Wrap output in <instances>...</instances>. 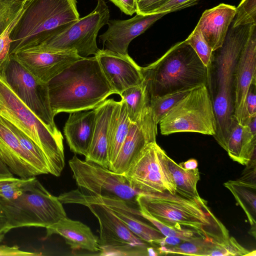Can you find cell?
Listing matches in <instances>:
<instances>
[{
  "mask_svg": "<svg viewBox=\"0 0 256 256\" xmlns=\"http://www.w3.org/2000/svg\"><path fill=\"white\" fill-rule=\"evenodd\" d=\"M251 24L232 26L222 46L214 52L208 68L206 86L214 108L216 130L213 136L224 149L234 119V74Z\"/></svg>",
  "mask_w": 256,
  "mask_h": 256,
  "instance_id": "7a4b0ae2",
  "label": "cell"
},
{
  "mask_svg": "<svg viewBox=\"0 0 256 256\" xmlns=\"http://www.w3.org/2000/svg\"><path fill=\"white\" fill-rule=\"evenodd\" d=\"M70 114L64 128L68 144L72 152L85 156L92 139L95 126L94 110Z\"/></svg>",
  "mask_w": 256,
  "mask_h": 256,
  "instance_id": "7402d4cb",
  "label": "cell"
},
{
  "mask_svg": "<svg viewBox=\"0 0 256 256\" xmlns=\"http://www.w3.org/2000/svg\"><path fill=\"white\" fill-rule=\"evenodd\" d=\"M184 41L192 48L202 64L208 68L212 60L214 51L204 38L200 30L195 27Z\"/></svg>",
  "mask_w": 256,
  "mask_h": 256,
  "instance_id": "836d02e7",
  "label": "cell"
},
{
  "mask_svg": "<svg viewBox=\"0 0 256 256\" xmlns=\"http://www.w3.org/2000/svg\"><path fill=\"white\" fill-rule=\"evenodd\" d=\"M124 14L132 16L136 13V0H110Z\"/></svg>",
  "mask_w": 256,
  "mask_h": 256,
  "instance_id": "b9f144b4",
  "label": "cell"
},
{
  "mask_svg": "<svg viewBox=\"0 0 256 256\" xmlns=\"http://www.w3.org/2000/svg\"><path fill=\"white\" fill-rule=\"evenodd\" d=\"M249 252L234 238L230 236L223 242H212L208 256H248Z\"/></svg>",
  "mask_w": 256,
  "mask_h": 256,
  "instance_id": "e575fe53",
  "label": "cell"
},
{
  "mask_svg": "<svg viewBox=\"0 0 256 256\" xmlns=\"http://www.w3.org/2000/svg\"><path fill=\"white\" fill-rule=\"evenodd\" d=\"M158 124L164 136L191 132L214 136L216 130V119L206 85L192 88Z\"/></svg>",
  "mask_w": 256,
  "mask_h": 256,
  "instance_id": "ba28073f",
  "label": "cell"
},
{
  "mask_svg": "<svg viewBox=\"0 0 256 256\" xmlns=\"http://www.w3.org/2000/svg\"><path fill=\"white\" fill-rule=\"evenodd\" d=\"M138 208L140 216L149 221L156 228L159 230L164 236L176 237L184 242L191 240L202 237L196 230L190 228H183L182 226L180 227H172L167 226L152 216L142 208Z\"/></svg>",
  "mask_w": 256,
  "mask_h": 256,
  "instance_id": "1f68e13d",
  "label": "cell"
},
{
  "mask_svg": "<svg viewBox=\"0 0 256 256\" xmlns=\"http://www.w3.org/2000/svg\"><path fill=\"white\" fill-rule=\"evenodd\" d=\"M14 174L0 160V176H12Z\"/></svg>",
  "mask_w": 256,
  "mask_h": 256,
  "instance_id": "7dc6e473",
  "label": "cell"
},
{
  "mask_svg": "<svg viewBox=\"0 0 256 256\" xmlns=\"http://www.w3.org/2000/svg\"><path fill=\"white\" fill-rule=\"evenodd\" d=\"M224 150L232 160L247 165L256 156V133L248 125L240 124L234 118Z\"/></svg>",
  "mask_w": 256,
  "mask_h": 256,
  "instance_id": "484cf974",
  "label": "cell"
},
{
  "mask_svg": "<svg viewBox=\"0 0 256 256\" xmlns=\"http://www.w3.org/2000/svg\"><path fill=\"white\" fill-rule=\"evenodd\" d=\"M168 155L156 142L148 144L122 174L139 194L176 193Z\"/></svg>",
  "mask_w": 256,
  "mask_h": 256,
  "instance_id": "30bf717a",
  "label": "cell"
},
{
  "mask_svg": "<svg viewBox=\"0 0 256 256\" xmlns=\"http://www.w3.org/2000/svg\"><path fill=\"white\" fill-rule=\"evenodd\" d=\"M179 165L185 170H190L196 168L198 162L196 160L191 158L186 162L179 164Z\"/></svg>",
  "mask_w": 256,
  "mask_h": 256,
  "instance_id": "bcb514c9",
  "label": "cell"
},
{
  "mask_svg": "<svg viewBox=\"0 0 256 256\" xmlns=\"http://www.w3.org/2000/svg\"><path fill=\"white\" fill-rule=\"evenodd\" d=\"M12 229L24 226L47 228L66 217L62 204L36 178L18 198L0 200Z\"/></svg>",
  "mask_w": 256,
  "mask_h": 256,
  "instance_id": "52a82bcc",
  "label": "cell"
},
{
  "mask_svg": "<svg viewBox=\"0 0 256 256\" xmlns=\"http://www.w3.org/2000/svg\"><path fill=\"white\" fill-rule=\"evenodd\" d=\"M110 12L104 0H98L94 9L79 19L64 32L25 51H58L74 50L82 58L95 56L99 50L96 38L107 24ZM23 52V51H22Z\"/></svg>",
  "mask_w": 256,
  "mask_h": 256,
  "instance_id": "9c48e42d",
  "label": "cell"
},
{
  "mask_svg": "<svg viewBox=\"0 0 256 256\" xmlns=\"http://www.w3.org/2000/svg\"><path fill=\"white\" fill-rule=\"evenodd\" d=\"M130 123L124 102L122 100L119 102L116 101L111 116L108 132V154L109 168L117 156L128 133Z\"/></svg>",
  "mask_w": 256,
  "mask_h": 256,
  "instance_id": "4316f807",
  "label": "cell"
},
{
  "mask_svg": "<svg viewBox=\"0 0 256 256\" xmlns=\"http://www.w3.org/2000/svg\"><path fill=\"white\" fill-rule=\"evenodd\" d=\"M256 24V0H242L237 8L232 26Z\"/></svg>",
  "mask_w": 256,
  "mask_h": 256,
  "instance_id": "d590c367",
  "label": "cell"
},
{
  "mask_svg": "<svg viewBox=\"0 0 256 256\" xmlns=\"http://www.w3.org/2000/svg\"><path fill=\"white\" fill-rule=\"evenodd\" d=\"M7 0H0V8Z\"/></svg>",
  "mask_w": 256,
  "mask_h": 256,
  "instance_id": "c3c4849f",
  "label": "cell"
},
{
  "mask_svg": "<svg viewBox=\"0 0 256 256\" xmlns=\"http://www.w3.org/2000/svg\"><path fill=\"white\" fill-rule=\"evenodd\" d=\"M100 224V256L148 255L146 243L134 234L106 206L86 203Z\"/></svg>",
  "mask_w": 256,
  "mask_h": 256,
  "instance_id": "4fadbf2b",
  "label": "cell"
},
{
  "mask_svg": "<svg viewBox=\"0 0 256 256\" xmlns=\"http://www.w3.org/2000/svg\"><path fill=\"white\" fill-rule=\"evenodd\" d=\"M0 116L28 136L41 150L49 174L59 176L65 165L63 138L52 133L18 98L0 70Z\"/></svg>",
  "mask_w": 256,
  "mask_h": 256,
  "instance_id": "8992f818",
  "label": "cell"
},
{
  "mask_svg": "<svg viewBox=\"0 0 256 256\" xmlns=\"http://www.w3.org/2000/svg\"><path fill=\"white\" fill-rule=\"evenodd\" d=\"M54 115L93 110L116 94L95 56L73 62L48 82Z\"/></svg>",
  "mask_w": 256,
  "mask_h": 256,
  "instance_id": "6da1fadb",
  "label": "cell"
},
{
  "mask_svg": "<svg viewBox=\"0 0 256 256\" xmlns=\"http://www.w3.org/2000/svg\"><path fill=\"white\" fill-rule=\"evenodd\" d=\"M200 0H169L154 13H170L196 4Z\"/></svg>",
  "mask_w": 256,
  "mask_h": 256,
  "instance_id": "ab89813d",
  "label": "cell"
},
{
  "mask_svg": "<svg viewBox=\"0 0 256 256\" xmlns=\"http://www.w3.org/2000/svg\"><path fill=\"white\" fill-rule=\"evenodd\" d=\"M0 160L13 174L19 178H27L49 174L47 165L24 148L13 131L0 116Z\"/></svg>",
  "mask_w": 256,
  "mask_h": 256,
  "instance_id": "2e32d148",
  "label": "cell"
},
{
  "mask_svg": "<svg viewBox=\"0 0 256 256\" xmlns=\"http://www.w3.org/2000/svg\"><path fill=\"white\" fill-rule=\"evenodd\" d=\"M183 242L184 241L176 237L164 236L160 246H174L178 244Z\"/></svg>",
  "mask_w": 256,
  "mask_h": 256,
  "instance_id": "f6af8a7d",
  "label": "cell"
},
{
  "mask_svg": "<svg viewBox=\"0 0 256 256\" xmlns=\"http://www.w3.org/2000/svg\"><path fill=\"white\" fill-rule=\"evenodd\" d=\"M36 253L21 250L17 246L0 245V256H37Z\"/></svg>",
  "mask_w": 256,
  "mask_h": 256,
  "instance_id": "7bdbcfd3",
  "label": "cell"
},
{
  "mask_svg": "<svg viewBox=\"0 0 256 256\" xmlns=\"http://www.w3.org/2000/svg\"></svg>",
  "mask_w": 256,
  "mask_h": 256,
  "instance_id": "681fc988",
  "label": "cell"
},
{
  "mask_svg": "<svg viewBox=\"0 0 256 256\" xmlns=\"http://www.w3.org/2000/svg\"><path fill=\"white\" fill-rule=\"evenodd\" d=\"M142 72L150 98L207 83L208 68L184 40L142 67Z\"/></svg>",
  "mask_w": 256,
  "mask_h": 256,
  "instance_id": "5b68a950",
  "label": "cell"
},
{
  "mask_svg": "<svg viewBox=\"0 0 256 256\" xmlns=\"http://www.w3.org/2000/svg\"><path fill=\"white\" fill-rule=\"evenodd\" d=\"M256 84H252L246 100V108L249 117L256 116Z\"/></svg>",
  "mask_w": 256,
  "mask_h": 256,
  "instance_id": "60d3db41",
  "label": "cell"
},
{
  "mask_svg": "<svg viewBox=\"0 0 256 256\" xmlns=\"http://www.w3.org/2000/svg\"><path fill=\"white\" fill-rule=\"evenodd\" d=\"M256 160L250 162L240 178L224 184L246 213L251 226L249 234L254 238L256 232Z\"/></svg>",
  "mask_w": 256,
  "mask_h": 256,
  "instance_id": "44dd1931",
  "label": "cell"
},
{
  "mask_svg": "<svg viewBox=\"0 0 256 256\" xmlns=\"http://www.w3.org/2000/svg\"><path fill=\"white\" fill-rule=\"evenodd\" d=\"M28 1L23 5L14 18L0 34V70L4 68L10 58L11 32L23 13Z\"/></svg>",
  "mask_w": 256,
  "mask_h": 256,
  "instance_id": "8d00e7d4",
  "label": "cell"
},
{
  "mask_svg": "<svg viewBox=\"0 0 256 256\" xmlns=\"http://www.w3.org/2000/svg\"><path fill=\"white\" fill-rule=\"evenodd\" d=\"M136 202L138 208L167 226L193 229L202 238L214 242H222L230 237L228 230L204 199L198 201L176 193L163 192L140 194Z\"/></svg>",
  "mask_w": 256,
  "mask_h": 256,
  "instance_id": "3957f363",
  "label": "cell"
},
{
  "mask_svg": "<svg viewBox=\"0 0 256 256\" xmlns=\"http://www.w3.org/2000/svg\"><path fill=\"white\" fill-rule=\"evenodd\" d=\"M166 14H136L128 20H110L107 30L99 36L100 42L106 49L121 54H128V47L132 40Z\"/></svg>",
  "mask_w": 256,
  "mask_h": 256,
  "instance_id": "ac0fdd59",
  "label": "cell"
},
{
  "mask_svg": "<svg viewBox=\"0 0 256 256\" xmlns=\"http://www.w3.org/2000/svg\"><path fill=\"white\" fill-rule=\"evenodd\" d=\"M2 118L6 124L13 131L24 148L34 157L41 162L46 164L48 166L46 160L43 152L36 146V144L22 130H19L9 122L3 118Z\"/></svg>",
  "mask_w": 256,
  "mask_h": 256,
  "instance_id": "74e56055",
  "label": "cell"
},
{
  "mask_svg": "<svg viewBox=\"0 0 256 256\" xmlns=\"http://www.w3.org/2000/svg\"><path fill=\"white\" fill-rule=\"evenodd\" d=\"M168 163L176 185V193L185 198L202 201L197 190V184L200 179L198 168L188 170L182 168L168 156Z\"/></svg>",
  "mask_w": 256,
  "mask_h": 256,
  "instance_id": "83f0119b",
  "label": "cell"
},
{
  "mask_svg": "<svg viewBox=\"0 0 256 256\" xmlns=\"http://www.w3.org/2000/svg\"><path fill=\"white\" fill-rule=\"evenodd\" d=\"M157 130L130 122L128 133L114 163L111 170L122 174L141 150L148 144L156 142Z\"/></svg>",
  "mask_w": 256,
  "mask_h": 256,
  "instance_id": "d4e9b609",
  "label": "cell"
},
{
  "mask_svg": "<svg viewBox=\"0 0 256 256\" xmlns=\"http://www.w3.org/2000/svg\"><path fill=\"white\" fill-rule=\"evenodd\" d=\"M116 101L107 99L94 108L95 126L92 139L85 160L109 168L108 154V127Z\"/></svg>",
  "mask_w": 256,
  "mask_h": 256,
  "instance_id": "603a6c76",
  "label": "cell"
},
{
  "mask_svg": "<svg viewBox=\"0 0 256 256\" xmlns=\"http://www.w3.org/2000/svg\"><path fill=\"white\" fill-rule=\"evenodd\" d=\"M58 198L62 204L94 203L106 206L134 234L148 243L160 245L164 238L156 228L138 218L140 216L138 208L130 206L122 200L90 194L78 189L61 194Z\"/></svg>",
  "mask_w": 256,
  "mask_h": 256,
  "instance_id": "5bb4252c",
  "label": "cell"
},
{
  "mask_svg": "<svg viewBox=\"0 0 256 256\" xmlns=\"http://www.w3.org/2000/svg\"><path fill=\"white\" fill-rule=\"evenodd\" d=\"M79 18L76 0H28L11 32L10 55L61 34Z\"/></svg>",
  "mask_w": 256,
  "mask_h": 256,
  "instance_id": "277c9868",
  "label": "cell"
},
{
  "mask_svg": "<svg viewBox=\"0 0 256 256\" xmlns=\"http://www.w3.org/2000/svg\"><path fill=\"white\" fill-rule=\"evenodd\" d=\"M252 84H256V24L250 26L234 74V116L242 126L246 125L250 118L246 112V100Z\"/></svg>",
  "mask_w": 256,
  "mask_h": 256,
  "instance_id": "9a60e30c",
  "label": "cell"
},
{
  "mask_svg": "<svg viewBox=\"0 0 256 256\" xmlns=\"http://www.w3.org/2000/svg\"><path fill=\"white\" fill-rule=\"evenodd\" d=\"M36 178L0 176V200L9 201L18 198Z\"/></svg>",
  "mask_w": 256,
  "mask_h": 256,
  "instance_id": "d6a6232c",
  "label": "cell"
},
{
  "mask_svg": "<svg viewBox=\"0 0 256 256\" xmlns=\"http://www.w3.org/2000/svg\"><path fill=\"white\" fill-rule=\"evenodd\" d=\"M2 72L10 87L18 98L52 133L63 138L54 121L48 82L35 76L12 55L10 56Z\"/></svg>",
  "mask_w": 256,
  "mask_h": 256,
  "instance_id": "8fae6325",
  "label": "cell"
},
{
  "mask_svg": "<svg viewBox=\"0 0 256 256\" xmlns=\"http://www.w3.org/2000/svg\"><path fill=\"white\" fill-rule=\"evenodd\" d=\"M12 55L32 74L46 82L73 62L83 58L74 50L23 51Z\"/></svg>",
  "mask_w": 256,
  "mask_h": 256,
  "instance_id": "d6986e66",
  "label": "cell"
},
{
  "mask_svg": "<svg viewBox=\"0 0 256 256\" xmlns=\"http://www.w3.org/2000/svg\"><path fill=\"white\" fill-rule=\"evenodd\" d=\"M68 164L82 192L119 198L132 208L138 206L136 197L140 194L132 188L123 174L94 162L81 160L76 156L69 160Z\"/></svg>",
  "mask_w": 256,
  "mask_h": 256,
  "instance_id": "7c38bea8",
  "label": "cell"
},
{
  "mask_svg": "<svg viewBox=\"0 0 256 256\" xmlns=\"http://www.w3.org/2000/svg\"><path fill=\"white\" fill-rule=\"evenodd\" d=\"M192 88L180 90L150 98V106L156 123L158 124L160 120Z\"/></svg>",
  "mask_w": 256,
  "mask_h": 256,
  "instance_id": "4dcf8cb0",
  "label": "cell"
},
{
  "mask_svg": "<svg viewBox=\"0 0 256 256\" xmlns=\"http://www.w3.org/2000/svg\"><path fill=\"white\" fill-rule=\"evenodd\" d=\"M120 96L126 104L130 122L136 123L144 108L150 101L145 84L143 82L141 86L129 88Z\"/></svg>",
  "mask_w": 256,
  "mask_h": 256,
  "instance_id": "f1b7e54d",
  "label": "cell"
},
{
  "mask_svg": "<svg viewBox=\"0 0 256 256\" xmlns=\"http://www.w3.org/2000/svg\"><path fill=\"white\" fill-rule=\"evenodd\" d=\"M10 230L8 218L0 206V242Z\"/></svg>",
  "mask_w": 256,
  "mask_h": 256,
  "instance_id": "ee69618b",
  "label": "cell"
},
{
  "mask_svg": "<svg viewBox=\"0 0 256 256\" xmlns=\"http://www.w3.org/2000/svg\"><path fill=\"white\" fill-rule=\"evenodd\" d=\"M46 238L58 234L64 238L72 251L84 250L91 252H100L98 238L90 228L84 223L66 217L46 228Z\"/></svg>",
  "mask_w": 256,
  "mask_h": 256,
  "instance_id": "cb8c5ba5",
  "label": "cell"
},
{
  "mask_svg": "<svg viewBox=\"0 0 256 256\" xmlns=\"http://www.w3.org/2000/svg\"><path fill=\"white\" fill-rule=\"evenodd\" d=\"M214 242L204 238L184 241L174 246H160L158 248L160 254H180L188 256H207L212 244Z\"/></svg>",
  "mask_w": 256,
  "mask_h": 256,
  "instance_id": "f546056e",
  "label": "cell"
},
{
  "mask_svg": "<svg viewBox=\"0 0 256 256\" xmlns=\"http://www.w3.org/2000/svg\"><path fill=\"white\" fill-rule=\"evenodd\" d=\"M169 0H137L136 14H154Z\"/></svg>",
  "mask_w": 256,
  "mask_h": 256,
  "instance_id": "f35d334b",
  "label": "cell"
},
{
  "mask_svg": "<svg viewBox=\"0 0 256 256\" xmlns=\"http://www.w3.org/2000/svg\"><path fill=\"white\" fill-rule=\"evenodd\" d=\"M95 56L105 77L116 94L120 95L126 89L143 84L142 67L128 54L100 49Z\"/></svg>",
  "mask_w": 256,
  "mask_h": 256,
  "instance_id": "e0dca14e",
  "label": "cell"
},
{
  "mask_svg": "<svg viewBox=\"0 0 256 256\" xmlns=\"http://www.w3.org/2000/svg\"><path fill=\"white\" fill-rule=\"evenodd\" d=\"M236 13L234 6L223 3L202 13L196 28L200 30L212 51L222 46Z\"/></svg>",
  "mask_w": 256,
  "mask_h": 256,
  "instance_id": "ffe728a7",
  "label": "cell"
}]
</instances>
